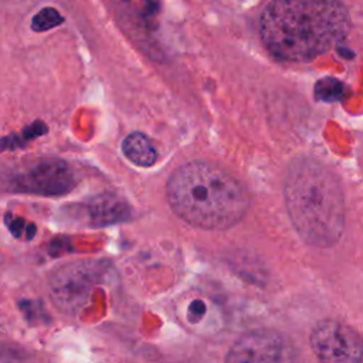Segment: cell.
Wrapping results in <instances>:
<instances>
[{"label":"cell","instance_id":"6da1fadb","mask_svg":"<svg viewBox=\"0 0 363 363\" xmlns=\"http://www.w3.org/2000/svg\"><path fill=\"white\" fill-rule=\"evenodd\" d=\"M350 30L337 0H272L259 17V37L278 60L308 62L339 45Z\"/></svg>","mask_w":363,"mask_h":363},{"label":"cell","instance_id":"7a4b0ae2","mask_svg":"<svg viewBox=\"0 0 363 363\" xmlns=\"http://www.w3.org/2000/svg\"><path fill=\"white\" fill-rule=\"evenodd\" d=\"M166 197L173 213L201 230H225L247 213L245 187L227 170L207 160L179 166L166 183Z\"/></svg>","mask_w":363,"mask_h":363},{"label":"cell","instance_id":"3957f363","mask_svg":"<svg viewBox=\"0 0 363 363\" xmlns=\"http://www.w3.org/2000/svg\"><path fill=\"white\" fill-rule=\"evenodd\" d=\"M284 200L299 237L315 247L335 245L345 228V197L337 177L323 164L302 159L285 174Z\"/></svg>","mask_w":363,"mask_h":363},{"label":"cell","instance_id":"277c9868","mask_svg":"<svg viewBox=\"0 0 363 363\" xmlns=\"http://www.w3.org/2000/svg\"><path fill=\"white\" fill-rule=\"evenodd\" d=\"M77 184L72 169L57 157H37L28 160L6 177L9 190L38 196H64Z\"/></svg>","mask_w":363,"mask_h":363},{"label":"cell","instance_id":"5b68a950","mask_svg":"<svg viewBox=\"0 0 363 363\" xmlns=\"http://www.w3.org/2000/svg\"><path fill=\"white\" fill-rule=\"evenodd\" d=\"M99 271L92 261L68 262L57 268L50 277V295L55 306L65 313L78 312L98 282Z\"/></svg>","mask_w":363,"mask_h":363},{"label":"cell","instance_id":"8992f818","mask_svg":"<svg viewBox=\"0 0 363 363\" xmlns=\"http://www.w3.org/2000/svg\"><path fill=\"white\" fill-rule=\"evenodd\" d=\"M311 346L320 363H363V337L337 320H322L311 333Z\"/></svg>","mask_w":363,"mask_h":363},{"label":"cell","instance_id":"52a82bcc","mask_svg":"<svg viewBox=\"0 0 363 363\" xmlns=\"http://www.w3.org/2000/svg\"><path fill=\"white\" fill-rule=\"evenodd\" d=\"M224 363H292V353L279 333L254 330L231 346Z\"/></svg>","mask_w":363,"mask_h":363},{"label":"cell","instance_id":"ba28073f","mask_svg":"<svg viewBox=\"0 0 363 363\" xmlns=\"http://www.w3.org/2000/svg\"><path fill=\"white\" fill-rule=\"evenodd\" d=\"M85 210L94 225H106L130 218V207L125 201L109 196L94 200Z\"/></svg>","mask_w":363,"mask_h":363},{"label":"cell","instance_id":"9c48e42d","mask_svg":"<svg viewBox=\"0 0 363 363\" xmlns=\"http://www.w3.org/2000/svg\"><path fill=\"white\" fill-rule=\"evenodd\" d=\"M122 153L136 166L149 167L157 160V150L142 132H132L122 140Z\"/></svg>","mask_w":363,"mask_h":363},{"label":"cell","instance_id":"30bf717a","mask_svg":"<svg viewBox=\"0 0 363 363\" xmlns=\"http://www.w3.org/2000/svg\"><path fill=\"white\" fill-rule=\"evenodd\" d=\"M48 128L43 121H35L31 125L26 126L21 133H16V135H10V136H4L0 138V152L4 150H14L18 147L26 146L28 142H31L33 139L47 133Z\"/></svg>","mask_w":363,"mask_h":363},{"label":"cell","instance_id":"8fae6325","mask_svg":"<svg viewBox=\"0 0 363 363\" xmlns=\"http://www.w3.org/2000/svg\"><path fill=\"white\" fill-rule=\"evenodd\" d=\"M347 89L345 84L336 78L326 77L315 84V98L325 102H336L343 99Z\"/></svg>","mask_w":363,"mask_h":363},{"label":"cell","instance_id":"7c38bea8","mask_svg":"<svg viewBox=\"0 0 363 363\" xmlns=\"http://www.w3.org/2000/svg\"><path fill=\"white\" fill-rule=\"evenodd\" d=\"M64 23V17L54 7H44L31 18V30L43 33Z\"/></svg>","mask_w":363,"mask_h":363},{"label":"cell","instance_id":"4fadbf2b","mask_svg":"<svg viewBox=\"0 0 363 363\" xmlns=\"http://www.w3.org/2000/svg\"><path fill=\"white\" fill-rule=\"evenodd\" d=\"M4 224L7 225L9 231L17 238L31 240L37 233V227L34 223L27 221L18 216L11 214V213L4 214Z\"/></svg>","mask_w":363,"mask_h":363},{"label":"cell","instance_id":"5bb4252c","mask_svg":"<svg viewBox=\"0 0 363 363\" xmlns=\"http://www.w3.org/2000/svg\"><path fill=\"white\" fill-rule=\"evenodd\" d=\"M0 363H34V359L18 347L0 345Z\"/></svg>","mask_w":363,"mask_h":363},{"label":"cell","instance_id":"9a60e30c","mask_svg":"<svg viewBox=\"0 0 363 363\" xmlns=\"http://www.w3.org/2000/svg\"><path fill=\"white\" fill-rule=\"evenodd\" d=\"M207 306L201 299H194L189 303L187 308V320L190 323H197L201 320V318L206 315Z\"/></svg>","mask_w":363,"mask_h":363},{"label":"cell","instance_id":"2e32d148","mask_svg":"<svg viewBox=\"0 0 363 363\" xmlns=\"http://www.w3.org/2000/svg\"><path fill=\"white\" fill-rule=\"evenodd\" d=\"M146 4H147V10H149V13H153L156 9L153 7L155 6V1L153 0H143Z\"/></svg>","mask_w":363,"mask_h":363}]
</instances>
